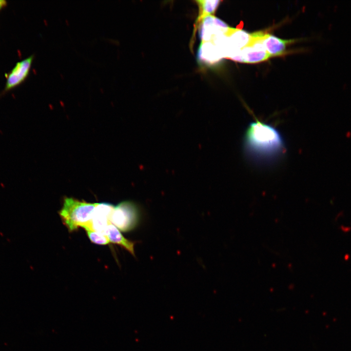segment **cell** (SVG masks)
<instances>
[{
    "instance_id": "1",
    "label": "cell",
    "mask_w": 351,
    "mask_h": 351,
    "mask_svg": "<svg viewBox=\"0 0 351 351\" xmlns=\"http://www.w3.org/2000/svg\"><path fill=\"white\" fill-rule=\"evenodd\" d=\"M245 138L247 149L256 155L270 156L284 148L279 132L272 126L257 119L249 125Z\"/></svg>"
},
{
    "instance_id": "2",
    "label": "cell",
    "mask_w": 351,
    "mask_h": 351,
    "mask_svg": "<svg viewBox=\"0 0 351 351\" xmlns=\"http://www.w3.org/2000/svg\"><path fill=\"white\" fill-rule=\"evenodd\" d=\"M97 203L66 197L59 211V215L69 232L77 230L79 227H88L92 218Z\"/></svg>"
},
{
    "instance_id": "3",
    "label": "cell",
    "mask_w": 351,
    "mask_h": 351,
    "mask_svg": "<svg viewBox=\"0 0 351 351\" xmlns=\"http://www.w3.org/2000/svg\"><path fill=\"white\" fill-rule=\"evenodd\" d=\"M140 219V212L137 205L132 201H124L115 206L111 221L113 225L123 232L135 229Z\"/></svg>"
},
{
    "instance_id": "4",
    "label": "cell",
    "mask_w": 351,
    "mask_h": 351,
    "mask_svg": "<svg viewBox=\"0 0 351 351\" xmlns=\"http://www.w3.org/2000/svg\"><path fill=\"white\" fill-rule=\"evenodd\" d=\"M115 206L109 203H97L92 218L85 230H91L105 235Z\"/></svg>"
},
{
    "instance_id": "5",
    "label": "cell",
    "mask_w": 351,
    "mask_h": 351,
    "mask_svg": "<svg viewBox=\"0 0 351 351\" xmlns=\"http://www.w3.org/2000/svg\"><path fill=\"white\" fill-rule=\"evenodd\" d=\"M270 57L264 46L258 41L249 43L229 58L240 62L254 63L264 61Z\"/></svg>"
},
{
    "instance_id": "6",
    "label": "cell",
    "mask_w": 351,
    "mask_h": 351,
    "mask_svg": "<svg viewBox=\"0 0 351 351\" xmlns=\"http://www.w3.org/2000/svg\"><path fill=\"white\" fill-rule=\"evenodd\" d=\"M230 29L224 21L211 15L202 20L200 37L202 42L209 41L216 37L226 35Z\"/></svg>"
},
{
    "instance_id": "7",
    "label": "cell",
    "mask_w": 351,
    "mask_h": 351,
    "mask_svg": "<svg viewBox=\"0 0 351 351\" xmlns=\"http://www.w3.org/2000/svg\"><path fill=\"white\" fill-rule=\"evenodd\" d=\"M33 56L17 63L15 67L8 76L6 89L9 90L22 82L27 77L29 72Z\"/></svg>"
},
{
    "instance_id": "8",
    "label": "cell",
    "mask_w": 351,
    "mask_h": 351,
    "mask_svg": "<svg viewBox=\"0 0 351 351\" xmlns=\"http://www.w3.org/2000/svg\"><path fill=\"white\" fill-rule=\"evenodd\" d=\"M199 60L206 63H214L224 58L221 48L211 41L202 42L198 51Z\"/></svg>"
},
{
    "instance_id": "9",
    "label": "cell",
    "mask_w": 351,
    "mask_h": 351,
    "mask_svg": "<svg viewBox=\"0 0 351 351\" xmlns=\"http://www.w3.org/2000/svg\"><path fill=\"white\" fill-rule=\"evenodd\" d=\"M260 41L271 57L283 54L289 41L265 33Z\"/></svg>"
},
{
    "instance_id": "10",
    "label": "cell",
    "mask_w": 351,
    "mask_h": 351,
    "mask_svg": "<svg viewBox=\"0 0 351 351\" xmlns=\"http://www.w3.org/2000/svg\"><path fill=\"white\" fill-rule=\"evenodd\" d=\"M105 235L108 237L110 242L122 246L135 256L134 247L136 242L126 239L114 225L111 224L108 226Z\"/></svg>"
},
{
    "instance_id": "11",
    "label": "cell",
    "mask_w": 351,
    "mask_h": 351,
    "mask_svg": "<svg viewBox=\"0 0 351 351\" xmlns=\"http://www.w3.org/2000/svg\"><path fill=\"white\" fill-rule=\"evenodd\" d=\"M199 7V17L197 20L196 24L203 20L206 17L215 11L219 5V0H198L196 1Z\"/></svg>"
},
{
    "instance_id": "12",
    "label": "cell",
    "mask_w": 351,
    "mask_h": 351,
    "mask_svg": "<svg viewBox=\"0 0 351 351\" xmlns=\"http://www.w3.org/2000/svg\"><path fill=\"white\" fill-rule=\"evenodd\" d=\"M86 231L90 241L95 244L100 245H106L110 242L107 235L91 230H86Z\"/></svg>"
},
{
    "instance_id": "13",
    "label": "cell",
    "mask_w": 351,
    "mask_h": 351,
    "mask_svg": "<svg viewBox=\"0 0 351 351\" xmlns=\"http://www.w3.org/2000/svg\"><path fill=\"white\" fill-rule=\"evenodd\" d=\"M341 230L344 233H348L351 230V227L349 226H345L341 225L340 227Z\"/></svg>"
},
{
    "instance_id": "14",
    "label": "cell",
    "mask_w": 351,
    "mask_h": 351,
    "mask_svg": "<svg viewBox=\"0 0 351 351\" xmlns=\"http://www.w3.org/2000/svg\"><path fill=\"white\" fill-rule=\"evenodd\" d=\"M5 4V1L0 0V8L3 7Z\"/></svg>"
},
{
    "instance_id": "15",
    "label": "cell",
    "mask_w": 351,
    "mask_h": 351,
    "mask_svg": "<svg viewBox=\"0 0 351 351\" xmlns=\"http://www.w3.org/2000/svg\"><path fill=\"white\" fill-rule=\"evenodd\" d=\"M349 257H350L349 255L348 254H346L344 256V259L346 260H348L349 259Z\"/></svg>"
},
{
    "instance_id": "16",
    "label": "cell",
    "mask_w": 351,
    "mask_h": 351,
    "mask_svg": "<svg viewBox=\"0 0 351 351\" xmlns=\"http://www.w3.org/2000/svg\"><path fill=\"white\" fill-rule=\"evenodd\" d=\"M341 212L340 213V214H338V215L336 216V220L338 218V217L341 216V215L343 214H341Z\"/></svg>"
}]
</instances>
